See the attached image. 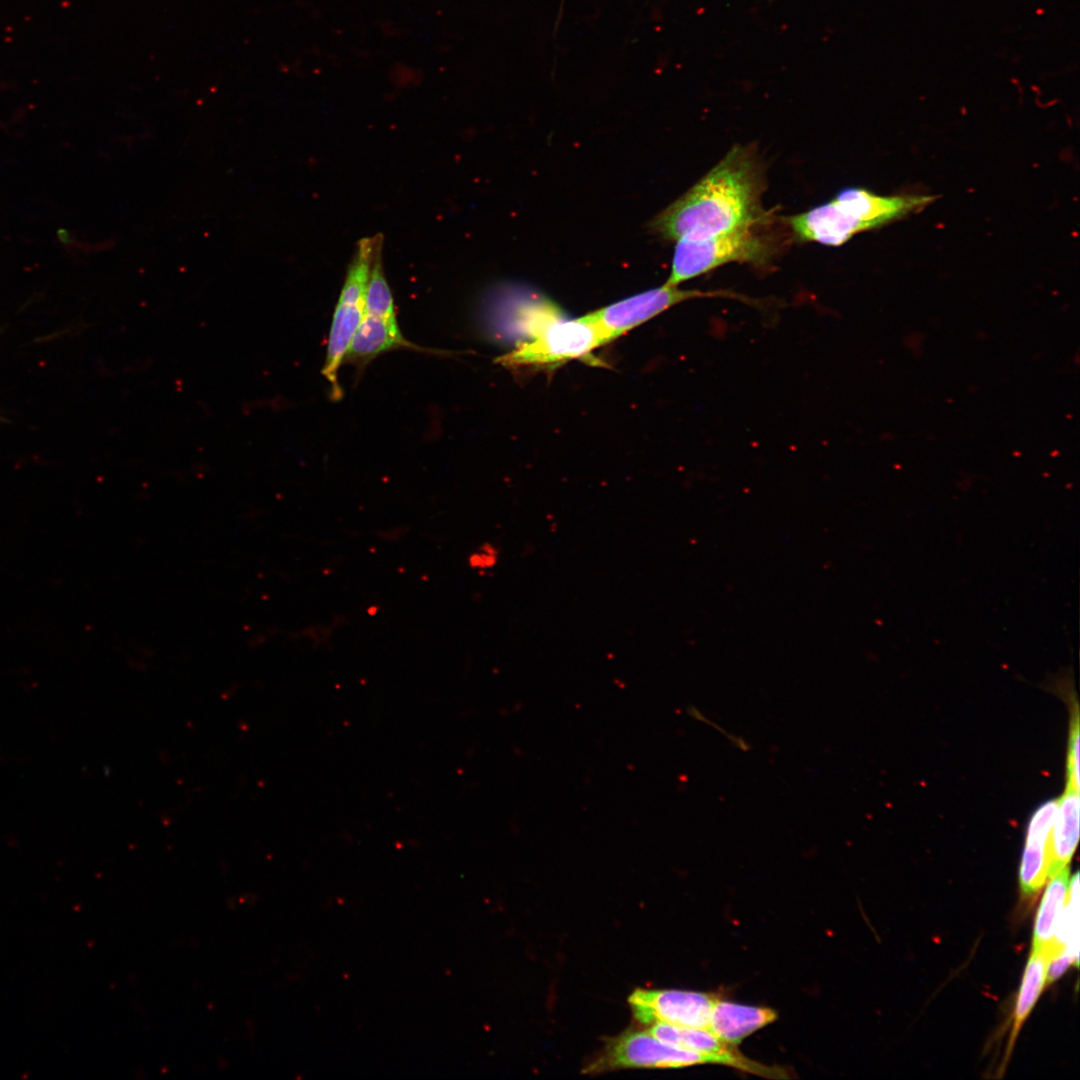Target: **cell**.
I'll use <instances>...</instances> for the list:
<instances>
[{
    "label": "cell",
    "mask_w": 1080,
    "mask_h": 1080,
    "mask_svg": "<svg viewBox=\"0 0 1080 1080\" xmlns=\"http://www.w3.org/2000/svg\"><path fill=\"white\" fill-rule=\"evenodd\" d=\"M935 200L930 195L880 196L863 188H846L832 200L786 218L801 241L840 246L853 235L874 229Z\"/></svg>",
    "instance_id": "7a4b0ae2"
},
{
    "label": "cell",
    "mask_w": 1080,
    "mask_h": 1080,
    "mask_svg": "<svg viewBox=\"0 0 1080 1080\" xmlns=\"http://www.w3.org/2000/svg\"><path fill=\"white\" fill-rule=\"evenodd\" d=\"M1075 962L1077 965L1078 959L1073 955L1068 947L1060 950L1054 954L1048 961L1046 971V983L1051 984L1057 980L1068 968V966Z\"/></svg>",
    "instance_id": "e0dca14e"
},
{
    "label": "cell",
    "mask_w": 1080,
    "mask_h": 1080,
    "mask_svg": "<svg viewBox=\"0 0 1080 1080\" xmlns=\"http://www.w3.org/2000/svg\"><path fill=\"white\" fill-rule=\"evenodd\" d=\"M771 252L768 241L753 227L705 238L676 241L670 275L665 284H679L731 262L765 264Z\"/></svg>",
    "instance_id": "277c9868"
},
{
    "label": "cell",
    "mask_w": 1080,
    "mask_h": 1080,
    "mask_svg": "<svg viewBox=\"0 0 1080 1080\" xmlns=\"http://www.w3.org/2000/svg\"><path fill=\"white\" fill-rule=\"evenodd\" d=\"M649 1033L660 1041L679 1048L714 1054L728 1059L731 1067L743 1072L770 1079L792 1077V1071L785 1067L766 1065L752 1060L731 1045L719 1039L708 1029L681 1027L666 1023H654L647 1028Z\"/></svg>",
    "instance_id": "9c48e42d"
},
{
    "label": "cell",
    "mask_w": 1080,
    "mask_h": 1080,
    "mask_svg": "<svg viewBox=\"0 0 1080 1080\" xmlns=\"http://www.w3.org/2000/svg\"><path fill=\"white\" fill-rule=\"evenodd\" d=\"M1057 803L1058 800L1044 802L1036 809L1028 823L1019 869L1020 888L1022 894L1026 897L1034 896L1048 879L1050 866L1049 836Z\"/></svg>",
    "instance_id": "30bf717a"
},
{
    "label": "cell",
    "mask_w": 1080,
    "mask_h": 1080,
    "mask_svg": "<svg viewBox=\"0 0 1080 1080\" xmlns=\"http://www.w3.org/2000/svg\"><path fill=\"white\" fill-rule=\"evenodd\" d=\"M718 996L678 989H635L628 997L634 1019L644 1026L666 1023L708 1029Z\"/></svg>",
    "instance_id": "ba28073f"
},
{
    "label": "cell",
    "mask_w": 1080,
    "mask_h": 1080,
    "mask_svg": "<svg viewBox=\"0 0 1080 1080\" xmlns=\"http://www.w3.org/2000/svg\"><path fill=\"white\" fill-rule=\"evenodd\" d=\"M497 560V549L492 544L485 543L478 551L470 555L468 562L474 569H487L493 567L497 563Z\"/></svg>",
    "instance_id": "ac0fdd59"
},
{
    "label": "cell",
    "mask_w": 1080,
    "mask_h": 1080,
    "mask_svg": "<svg viewBox=\"0 0 1080 1080\" xmlns=\"http://www.w3.org/2000/svg\"><path fill=\"white\" fill-rule=\"evenodd\" d=\"M396 349L433 352L406 339L397 320L364 314L351 340L344 362L363 368L380 354Z\"/></svg>",
    "instance_id": "8fae6325"
},
{
    "label": "cell",
    "mask_w": 1080,
    "mask_h": 1080,
    "mask_svg": "<svg viewBox=\"0 0 1080 1080\" xmlns=\"http://www.w3.org/2000/svg\"><path fill=\"white\" fill-rule=\"evenodd\" d=\"M762 172L754 153L734 146L649 223L666 240L705 238L754 227L762 219Z\"/></svg>",
    "instance_id": "6da1fadb"
},
{
    "label": "cell",
    "mask_w": 1080,
    "mask_h": 1080,
    "mask_svg": "<svg viewBox=\"0 0 1080 1080\" xmlns=\"http://www.w3.org/2000/svg\"><path fill=\"white\" fill-rule=\"evenodd\" d=\"M1079 839V789L1067 787L1058 800L1049 836L1048 878L1067 867Z\"/></svg>",
    "instance_id": "4fadbf2b"
},
{
    "label": "cell",
    "mask_w": 1080,
    "mask_h": 1080,
    "mask_svg": "<svg viewBox=\"0 0 1080 1080\" xmlns=\"http://www.w3.org/2000/svg\"><path fill=\"white\" fill-rule=\"evenodd\" d=\"M1049 958L1050 955L1045 949L1033 947L1017 997L1009 1050L1012 1049V1045L1021 1025L1028 1017L1046 984V971Z\"/></svg>",
    "instance_id": "9a60e30c"
},
{
    "label": "cell",
    "mask_w": 1080,
    "mask_h": 1080,
    "mask_svg": "<svg viewBox=\"0 0 1080 1080\" xmlns=\"http://www.w3.org/2000/svg\"><path fill=\"white\" fill-rule=\"evenodd\" d=\"M1066 786L1079 789V716L1077 706L1071 721Z\"/></svg>",
    "instance_id": "2e32d148"
},
{
    "label": "cell",
    "mask_w": 1080,
    "mask_h": 1080,
    "mask_svg": "<svg viewBox=\"0 0 1080 1080\" xmlns=\"http://www.w3.org/2000/svg\"><path fill=\"white\" fill-rule=\"evenodd\" d=\"M1068 866L1050 877V882L1043 895L1036 915L1033 933V947L1043 948L1050 955L1066 945L1056 939L1060 919L1069 901Z\"/></svg>",
    "instance_id": "5bb4252c"
},
{
    "label": "cell",
    "mask_w": 1080,
    "mask_h": 1080,
    "mask_svg": "<svg viewBox=\"0 0 1080 1080\" xmlns=\"http://www.w3.org/2000/svg\"><path fill=\"white\" fill-rule=\"evenodd\" d=\"M607 335L589 314L572 320H552L531 341L497 358L505 367L549 365L581 358L609 343Z\"/></svg>",
    "instance_id": "8992f818"
},
{
    "label": "cell",
    "mask_w": 1080,
    "mask_h": 1080,
    "mask_svg": "<svg viewBox=\"0 0 1080 1080\" xmlns=\"http://www.w3.org/2000/svg\"><path fill=\"white\" fill-rule=\"evenodd\" d=\"M702 1064L731 1067L728 1059L714 1054L666 1044L648 1030H626L609 1038L600 1052L585 1066L584 1073H602L626 1068H681Z\"/></svg>",
    "instance_id": "5b68a950"
},
{
    "label": "cell",
    "mask_w": 1080,
    "mask_h": 1080,
    "mask_svg": "<svg viewBox=\"0 0 1080 1080\" xmlns=\"http://www.w3.org/2000/svg\"><path fill=\"white\" fill-rule=\"evenodd\" d=\"M382 243L383 238L380 234L358 242L336 304L322 368V375L330 386V395L334 400L342 397L338 381L339 369L344 363L351 340L363 319L370 271L377 251L382 248Z\"/></svg>",
    "instance_id": "3957f363"
},
{
    "label": "cell",
    "mask_w": 1080,
    "mask_h": 1080,
    "mask_svg": "<svg viewBox=\"0 0 1080 1080\" xmlns=\"http://www.w3.org/2000/svg\"><path fill=\"white\" fill-rule=\"evenodd\" d=\"M714 297L745 300L741 295L724 290H683L664 284L603 307L589 313V316L612 341L674 305L691 299Z\"/></svg>",
    "instance_id": "52a82bcc"
},
{
    "label": "cell",
    "mask_w": 1080,
    "mask_h": 1080,
    "mask_svg": "<svg viewBox=\"0 0 1080 1080\" xmlns=\"http://www.w3.org/2000/svg\"><path fill=\"white\" fill-rule=\"evenodd\" d=\"M776 1019L777 1012L774 1009L717 998L711 1011L708 1030L722 1041L736 1045Z\"/></svg>",
    "instance_id": "7c38bea8"
}]
</instances>
